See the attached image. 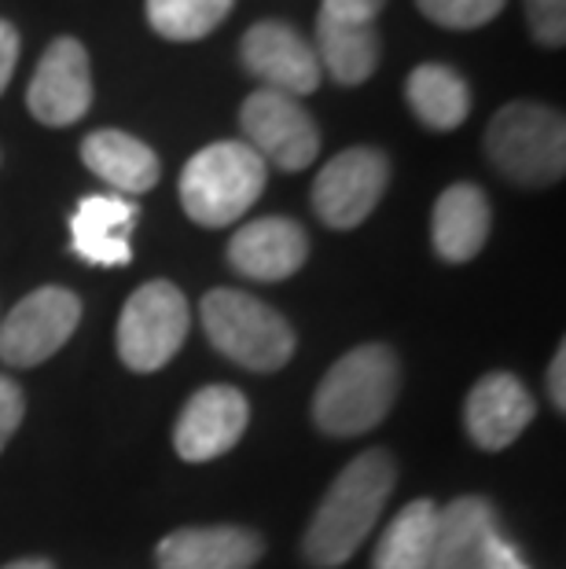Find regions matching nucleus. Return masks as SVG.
Instances as JSON below:
<instances>
[{
	"label": "nucleus",
	"instance_id": "obj_25",
	"mask_svg": "<svg viewBox=\"0 0 566 569\" xmlns=\"http://www.w3.org/2000/svg\"><path fill=\"white\" fill-rule=\"evenodd\" d=\"M526 27L540 48L566 44V0H523Z\"/></svg>",
	"mask_w": 566,
	"mask_h": 569
},
{
	"label": "nucleus",
	"instance_id": "obj_8",
	"mask_svg": "<svg viewBox=\"0 0 566 569\" xmlns=\"http://www.w3.org/2000/svg\"><path fill=\"white\" fill-rule=\"evenodd\" d=\"M239 126H244L247 148L261 162L280 166L287 173L306 169L320 151V129L295 96L258 89L239 107Z\"/></svg>",
	"mask_w": 566,
	"mask_h": 569
},
{
	"label": "nucleus",
	"instance_id": "obj_6",
	"mask_svg": "<svg viewBox=\"0 0 566 569\" xmlns=\"http://www.w3.org/2000/svg\"><path fill=\"white\" fill-rule=\"evenodd\" d=\"M188 327V298L173 283L151 280L132 290L118 317V357L129 371H159L185 346Z\"/></svg>",
	"mask_w": 566,
	"mask_h": 569
},
{
	"label": "nucleus",
	"instance_id": "obj_3",
	"mask_svg": "<svg viewBox=\"0 0 566 569\" xmlns=\"http://www.w3.org/2000/svg\"><path fill=\"white\" fill-rule=\"evenodd\" d=\"M486 159L519 188H548L566 173V122L556 107L515 100L486 126Z\"/></svg>",
	"mask_w": 566,
	"mask_h": 569
},
{
	"label": "nucleus",
	"instance_id": "obj_9",
	"mask_svg": "<svg viewBox=\"0 0 566 569\" xmlns=\"http://www.w3.org/2000/svg\"><path fill=\"white\" fill-rule=\"evenodd\" d=\"M81 320V301L67 287H41L19 301L0 323V360L11 368H38L59 353Z\"/></svg>",
	"mask_w": 566,
	"mask_h": 569
},
{
	"label": "nucleus",
	"instance_id": "obj_29",
	"mask_svg": "<svg viewBox=\"0 0 566 569\" xmlns=\"http://www.w3.org/2000/svg\"><path fill=\"white\" fill-rule=\"evenodd\" d=\"M563 375H566V349L559 346V349H556V360H552V368H548V390H552V405H556L559 411L566 408V386H563Z\"/></svg>",
	"mask_w": 566,
	"mask_h": 569
},
{
	"label": "nucleus",
	"instance_id": "obj_19",
	"mask_svg": "<svg viewBox=\"0 0 566 569\" xmlns=\"http://www.w3.org/2000/svg\"><path fill=\"white\" fill-rule=\"evenodd\" d=\"M317 63L320 70L354 89V84H365L379 67V33L376 22H357L346 16H335V11H324L317 16Z\"/></svg>",
	"mask_w": 566,
	"mask_h": 569
},
{
	"label": "nucleus",
	"instance_id": "obj_17",
	"mask_svg": "<svg viewBox=\"0 0 566 569\" xmlns=\"http://www.w3.org/2000/svg\"><path fill=\"white\" fill-rule=\"evenodd\" d=\"M493 224V210L486 191L471 180L449 184L435 202L430 213V243H435L438 258L449 264H464L478 258V250L486 247Z\"/></svg>",
	"mask_w": 566,
	"mask_h": 569
},
{
	"label": "nucleus",
	"instance_id": "obj_4",
	"mask_svg": "<svg viewBox=\"0 0 566 569\" xmlns=\"http://www.w3.org/2000/svg\"><path fill=\"white\" fill-rule=\"evenodd\" d=\"M269 169L247 143L221 140L191 154L180 173V206L202 228L239 221L261 199Z\"/></svg>",
	"mask_w": 566,
	"mask_h": 569
},
{
	"label": "nucleus",
	"instance_id": "obj_12",
	"mask_svg": "<svg viewBox=\"0 0 566 569\" xmlns=\"http://www.w3.org/2000/svg\"><path fill=\"white\" fill-rule=\"evenodd\" d=\"M239 59H244L247 74H255L265 89L295 96V100L317 92L320 84V63L312 44L280 19L255 22L239 41Z\"/></svg>",
	"mask_w": 566,
	"mask_h": 569
},
{
	"label": "nucleus",
	"instance_id": "obj_14",
	"mask_svg": "<svg viewBox=\"0 0 566 569\" xmlns=\"http://www.w3.org/2000/svg\"><path fill=\"white\" fill-rule=\"evenodd\" d=\"M309 258L306 228L291 217H258L244 224L228 243V264L258 283H276L295 276Z\"/></svg>",
	"mask_w": 566,
	"mask_h": 569
},
{
	"label": "nucleus",
	"instance_id": "obj_23",
	"mask_svg": "<svg viewBox=\"0 0 566 569\" xmlns=\"http://www.w3.org/2000/svg\"><path fill=\"white\" fill-rule=\"evenodd\" d=\"M236 0H148L151 30L166 41H202L228 19Z\"/></svg>",
	"mask_w": 566,
	"mask_h": 569
},
{
	"label": "nucleus",
	"instance_id": "obj_20",
	"mask_svg": "<svg viewBox=\"0 0 566 569\" xmlns=\"http://www.w3.org/2000/svg\"><path fill=\"white\" fill-rule=\"evenodd\" d=\"M81 162L126 196H143L159 184V154L122 129H96L81 140Z\"/></svg>",
	"mask_w": 566,
	"mask_h": 569
},
{
	"label": "nucleus",
	"instance_id": "obj_11",
	"mask_svg": "<svg viewBox=\"0 0 566 569\" xmlns=\"http://www.w3.org/2000/svg\"><path fill=\"white\" fill-rule=\"evenodd\" d=\"M30 114L41 126L67 129L81 122L92 107V67L89 48L78 38H56L44 48L27 89Z\"/></svg>",
	"mask_w": 566,
	"mask_h": 569
},
{
	"label": "nucleus",
	"instance_id": "obj_24",
	"mask_svg": "<svg viewBox=\"0 0 566 569\" xmlns=\"http://www.w3.org/2000/svg\"><path fill=\"white\" fill-rule=\"evenodd\" d=\"M508 0H416V8L424 11L435 27L445 30H478L493 22L504 11Z\"/></svg>",
	"mask_w": 566,
	"mask_h": 569
},
{
	"label": "nucleus",
	"instance_id": "obj_28",
	"mask_svg": "<svg viewBox=\"0 0 566 569\" xmlns=\"http://www.w3.org/2000/svg\"><path fill=\"white\" fill-rule=\"evenodd\" d=\"M320 8L357 22H376L379 11L387 8V0H320Z\"/></svg>",
	"mask_w": 566,
	"mask_h": 569
},
{
	"label": "nucleus",
	"instance_id": "obj_10",
	"mask_svg": "<svg viewBox=\"0 0 566 569\" xmlns=\"http://www.w3.org/2000/svg\"><path fill=\"white\" fill-rule=\"evenodd\" d=\"M390 184V162L376 148H349L339 151L317 173L312 184V210L328 228H357L376 210L383 191Z\"/></svg>",
	"mask_w": 566,
	"mask_h": 569
},
{
	"label": "nucleus",
	"instance_id": "obj_1",
	"mask_svg": "<svg viewBox=\"0 0 566 569\" xmlns=\"http://www.w3.org/2000/svg\"><path fill=\"white\" fill-rule=\"evenodd\" d=\"M394 481L397 463L387 448H371V452H360L354 463H346L306 529V562L317 569H335L346 559H354L360 543L368 540V532L376 529L383 507L394 492Z\"/></svg>",
	"mask_w": 566,
	"mask_h": 569
},
{
	"label": "nucleus",
	"instance_id": "obj_2",
	"mask_svg": "<svg viewBox=\"0 0 566 569\" xmlns=\"http://www.w3.org/2000/svg\"><path fill=\"white\" fill-rule=\"evenodd\" d=\"M401 365L390 346H357L324 375L312 397V422L331 438H357L379 427L394 408Z\"/></svg>",
	"mask_w": 566,
	"mask_h": 569
},
{
	"label": "nucleus",
	"instance_id": "obj_26",
	"mask_svg": "<svg viewBox=\"0 0 566 569\" xmlns=\"http://www.w3.org/2000/svg\"><path fill=\"white\" fill-rule=\"evenodd\" d=\"M22 411H27L22 390L11 379H4V375H0V452H4V445L11 441V433L19 430Z\"/></svg>",
	"mask_w": 566,
	"mask_h": 569
},
{
	"label": "nucleus",
	"instance_id": "obj_13",
	"mask_svg": "<svg viewBox=\"0 0 566 569\" xmlns=\"http://www.w3.org/2000/svg\"><path fill=\"white\" fill-rule=\"evenodd\" d=\"M250 422V405L236 386H207L185 405L173 430L177 456L188 463H207L225 456L244 438Z\"/></svg>",
	"mask_w": 566,
	"mask_h": 569
},
{
	"label": "nucleus",
	"instance_id": "obj_18",
	"mask_svg": "<svg viewBox=\"0 0 566 569\" xmlns=\"http://www.w3.org/2000/svg\"><path fill=\"white\" fill-rule=\"evenodd\" d=\"M137 221V206L118 196H89L78 202L75 217H70V236H75L78 258L100 269H118L129 264V228Z\"/></svg>",
	"mask_w": 566,
	"mask_h": 569
},
{
	"label": "nucleus",
	"instance_id": "obj_30",
	"mask_svg": "<svg viewBox=\"0 0 566 569\" xmlns=\"http://www.w3.org/2000/svg\"><path fill=\"white\" fill-rule=\"evenodd\" d=\"M4 569H52V562H44V559H22V562H8Z\"/></svg>",
	"mask_w": 566,
	"mask_h": 569
},
{
	"label": "nucleus",
	"instance_id": "obj_22",
	"mask_svg": "<svg viewBox=\"0 0 566 569\" xmlns=\"http://www.w3.org/2000/svg\"><path fill=\"white\" fill-rule=\"evenodd\" d=\"M438 532V507L430 500H413L383 532L371 569H430Z\"/></svg>",
	"mask_w": 566,
	"mask_h": 569
},
{
	"label": "nucleus",
	"instance_id": "obj_15",
	"mask_svg": "<svg viewBox=\"0 0 566 569\" xmlns=\"http://www.w3.org/2000/svg\"><path fill=\"white\" fill-rule=\"evenodd\" d=\"M529 419H534V397H529L526 386L508 371L486 375L471 390L464 408L467 433H471V441L478 448H486V452L508 448L529 427Z\"/></svg>",
	"mask_w": 566,
	"mask_h": 569
},
{
	"label": "nucleus",
	"instance_id": "obj_7",
	"mask_svg": "<svg viewBox=\"0 0 566 569\" xmlns=\"http://www.w3.org/2000/svg\"><path fill=\"white\" fill-rule=\"evenodd\" d=\"M430 569H529L500 537L497 511L481 496H460L438 507V532Z\"/></svg>",
	"mask_w": 566,
	"mask_h": 569
},
{
	"label": "nucleus",
	"instance_id": "obj_21",
	"mask_svg": "<svg viewBox=\"0 0 566 569\" xmlns=\"http://www.w3.org/2000/svg\"><path fill=\"white\" fill-rule=\"evenodd\" d=\"M405 100L413 114L435 132H453L471 114V89L445 63H419L405 81Z\"/></svg>",
	"mask_w": 566,
	"mask_h": 569
},
{
	"label": "nucleus",
	"instance_id": "obj_5",
	"mask_svg": "<svg viewBox=\"0 0 566 569\" xmlns=\"http://www.w3.org/2000/svg\"><path fill=\"white\" fill-rule=\"evenodd\" d=\"M202 327L210 342L239 368L276 371L295 357L291 323L244 290H210L202 298Z\"/></svg>",
	"mask_w": 566,
	"mask_h": 569
},
{
	"label": "nucleus",
	"instance_id": "obj_16",
	"mask_svg": "<svg viewBox=\"0 0 566 569\" xmlns=\"http://www.w3.org/2000/svg\"><path fill=\"white\" fill-rule=\"evenodd\" d=\"M265 543L255 529L202 526L177 529L159 540V569H250Z\"/></svg>",
	"mask_w": 566,
	"mask_h": 569
},
{
	"label": "nucleus",
	"instance_id": "obj_27",
	"mask_svg": "<svg viewBox=\"0 0 566 569\" xmlns=\"http://www.w3.org/2000/svg\"><path fill=\"white\" fill-rule=\"evenodd\" d=\"M19 63V30L8 19H0V96H4L11 74Z\"/></svg>",
	"mask_w": 566,
	"mask_h": 569
}]
</instances>
